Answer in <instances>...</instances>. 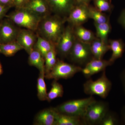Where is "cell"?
I'll return each mask as SVG.
<instances>
[{"label": "cell", "instance_id": "obj_1", "mask_svg": "<svg viewBox=\"0 0 125 125\" xmlns=\"http://www.w3.org/2000/svg\"><path fill=\"white\" fill-rule=\"evenodd\" d=\"M66 17L51 14L44 17L40 21L37 31L38 34L56 45L65 29Z\"/></svg>", "mask_w": 125, "mask_h": 125}, {"label": "cell", "instance_id": "obj_2", "mask_svg": "<svg viewBox=\"0 0 125 125\" xmlns=\"http://www.w3.org/2000/svg\"><path fill=\"white\" fill-rule=\"evenodd\" d=\"M5 17L19 27L34 31H37L43 18L25 7L16 8L14 11Z\"/></svg>", "mask_w": 125, "mask_h": 125}, {"label": "cell", "instance_id": "obj_3", "mask_svg": "<svg viewBox=\"0 0 125 125\" xmlns=\"http://www.w3.org/2000/svg\"><path fill=\"white\" fill-rule=\"evenodd\" d=\"M95 100L93 96H90L86 98L66 101L54 108L60 113L84 118L88 107Z\"/></svg>", "mask_w": 125, "mask_h": 125}, {"label": "cell", "instance_id": "obj_4", "mask_svg": "<svg viewBox=\"0 0 125 125\" xmlns=\"http://www.w3.org/2000/svg\"><path fill=\"white\" fill-rule=\"evenodd\" d=\"M111 82L107 77L106 70L103 71L101 77L93 81L89 79L84 83L83 91L87 95H97L103 99L106 98L112 88Z\"/></svg>", "mask_w": 125, "mask_h": 125}, {"label": "cell", "instance_id": "obj_5", "mask_svg": "<svg viewBox=\"0 0 125 125\" xmlns=\"http://www.w3.org/2000/svg\"><path fill=\"white\" fill-rule=\"evenodd\" d=\"M82 67L79 66L65 62L57 59V61L52 69L46 74L45 78L47 79L58 80L60 79H69L75 74L81 72Z\"/></svg>", "mask_w": 125, "mask_h": 125}, {"label": "cell", "instance_id": "obj_6", "mask_svg": "<svg viewBox=\"0 0 125 125\" xmlns=\"http://www.w3.org/2000/svg\"><path fill=\"white\" fill-rule=\"evenodd\" d=\"M68 57L72 62L80 67L82 66L84 67L94 58L90 44L82 42L77 39Z\"/></svg>", "mask_w": 125, "mask_h": 125}, {"label": "cell", "instance_id": "obj_7", "mask_svg": "<svg viewBox=\"0 0 125 125\" xmlns=\"http://www.w3.org/2000/svg\"><path fill=\"white\" fill-rule=\"evenodd\" d=\"M108 111L107 103L95 100L88 106L84 117L85 125H99Z\"/></svg>", "mask_w": 125, "mask_h": 125}, {"label": "cell", "instance_id": "obj_8", "mask_svg": "<svg viewBox=\"0 0 125 125\" xmlns=\"http://www.w3.org/2000/svg\"><path fill=\"white\" fill-rule=\"evenodd\" d=\"M76 40L73 28L69 24L65 27L63 33L56 45L57 54L62 58L68 57Z\"/></svg>", "mask_w": 125, "mask_h": 125}, {"label": "cell", "instance_id": "obj_9", "mask_svg": "<svg viewBox=\"0 0 125 125\" xmlns=\"http://www.w3.org/2000/svg\"><path fill=\"white\" fill-rule=\"evenodd\" d=\"M89 5L76 4L66 17V22L72 27L82 25L90 19Z\"/></svg>", "mask_w": 125, "mask_h": 125}, {"label": "cell", "instance_id": "obj_10", "mask_svg": "<svg viewBox=\"0 0 125 125\" xmlns=\"http://www.w3.org/2000/svg\"><path fill=\"white\" fill-rule=\"evenodd\" d=\"M30 30L19 29L16 41L29 55L34 49L37 38L38 34Z\"/></svg>", "mask_w": 125, "mask_h": 125}, {"label": "cell", "instance_id": "obj_11", "mask_svg": "<svg viewBox=\"0 0 125 125\" xmlns=\"http://www.w3.org/2000/svg\"><path fill=\"white\" fill-rule=\"evenodd\" d=\"M19 30L9 19L2 21L0 28L1 44L16 41Z\"/></svg>", "mask_w": 125, "mask_h": 125}, {"label": "cell", "instance_id": "obj_12", "mask_svg": "<svg viewBox=\"0 0 125 125\" xmlns=\"http://www.w3.org/2000/svg\"><path fill=\"white\" fill-rule=\"evenodd\" d=\"M52 12L66 17L76 5L75 0H46Z\"/></svg>", "mask_w": 125, "mask_h": 125}, {"label": "cell", "instance_id": "obj_13", "mask_svg": "<svg viewBox=\"0 0 125 125\" xmlns=\"http://www.w3.org/2000/svg\"><path fill=\"white\" fill-rule=\"evenodd\" d=\"M112 64L109 60L93 58L82 68L81 72L85 78H89L95 74L105 70L107 67Z\"/></svg>", "mask_w": 125, "mask_h": 125}, {"label": "cell", "instance_id": "obj_14", "mask_svg": "<svg viewBox=\"0 0 125 125\" xmlns=\"http://www.w3.org/2000/svg\"><path fill=\"white\" fill-rule=\"evenodd\" d=\"M24 7L42 18L51 14L52 12L46 0H29Z\"/></svg>", "mask_w": 125, "mask_h": 125}, {"label": "cell", "instance_id": "obj_15", "mask_svg": "<svg viewBox=\"0 0 125 125\" xmlns=\"http://www.w3.org/2000/svg\"><path fill=\"white\" fill-rule=\"evenodd\" d=\"M55 111L54 107L45 108L36 114L34 119V125H54L55 121Z\"/></svg>", "mask_w": 125, "mask_h": 125}, {"label": "cell", "instance_id": "obj_16", "mask_svg": "<svg viewBox=\"0 0 125 125\" xmlns=\"http://www.w3.org/2000/svg\"><path fill=\"white\" fill-rule=\"evenodd\" d=\"M55 111L54 125H85L83 118L60 113L56 111L55 109Z\"/></svg>", "mask_w": 125, "mask_h": 125}, {"label": "cell", "instance_id": "obj_17", "mask_svg": "<svg viewBox=\"0 0 125 125\" xmlns=\"http://www.w3.org/2000/svg\"><path fill=\"white\" fill-rule=\"evenodd\" d=\"M91 51L94 58L102 59L105 54L109 50V43L96 38L90 43Z\"/></svg>", "mask_w": 125, "mask_h": 125}, {"label": "cell", "instance_id": "obj_18", "mask_svg": "<svg viewBox=\"0 0 125 125\" xmlns=\"http://www.w3.org/2000/svg\"><path fill=\"white\" fill-rule=\"evenodd\" d=\"M110 50L112 53L109 60L113 64L116 60L121 58L125 52V45L123 40L121 39L108 40Z\"/></svg>", "mask_w": 125, "mask_h": 125}, {"label": "cell", "instance_id": "obj_19", "mask_svg": "<svg viewBox=\"0 0 125 125\" xmlns=\"http://www.w3.org/2000/svg\"><path fill=\"white\" fill-rule=\"evenodd\" d=\"M73 28L76 39L82 42L90 44L97 38L92 31L87 29L82 25L75 26Z\"/></svg>", "mask_w": 125, "mask_h": 125}, {"label": "cell", "instance_id": "obj_20", "mask_svg": "<svg viewBox=\"0 0 125 125\" xmlns=\"http://www.w3.org/2000/svg\"><path fill=\"white\" fill-rule=\"evenodd\" d=\"M28 63L31 66L37 68L39 72H45V59L42 54L33 49L29 54Z\"/></svg>", "mask_w": 125, "mask_h": 125}, {"label": "cell", "instance_id": "obj_21", "mask_svg": "<svg viewBox=\"0 0 125 125\" xmlns=\"http://www.w3.org/2000/svg\"><path fill=\"white\" fill-rule=\"evenodd\" d=\"M54 49H56V46L55 44L38 34L37 38L34 46V49L39 52L45 58L47 53Z\"/></svg>", "mask_w": 125, "mask_h": 125}, {"label": "cell", "instance_id": "obj_22", "mask_svg": "<svg viewBox=\"0 0 125 125\" xmlns=\"http://www.w3.org/2000/svg\"><path fill=\"white\" fill-rule=\"evenodd\" d=\"M96 28V36L97 38L107 43H108V37L112 29L109 20L106 22L94 23Z\"/></svg>", "mask_w": 125, "mask_h": 125}, {"label": "cell", "instance_id": "obj_23", "mask_svg": "<svg viewBox=\"0 0 125 125\" xmlns=\"http://www.w3.org/2000/svg\"><path fill=\"white\" fill-rule=\"evenodd\" d=\"M22 49L23 48L16 41L0 45V53L6 57L13 56Z\"/></svg>", "mask_w": 125, "mask_h": 125}, {"label": "cell", "instance_id": "obj_24", "mask_svg": "<svg viewBox=\"0 0 125 125\" xmlns=\"http://www.w3.org/2000/svg\"><path fill=\"white\" fill-rule=\"evenodd\" d=\"M45 72H39L37 81V97L42 101H47L48 93L45 80Z\"/></svg>", "mask_w": 125, "mask_h": 125}, {"label": "cell", "instance_id": "obj_25", "mask_svg": "<svg viewBox=\"0 0 125 125\" xmlns=\"http://www.w3.org/2000/svg\"><path fill=\"white\" fill-rule=\"evenodd\" d=\"M51 86V90L48 93L47 101L48 102H51L57 98L62 97L64 94L63 86L58 82L57 80H54Z\"/></svg>", "mask_w": 125, "mask_h": 125}, {"label": "cell", "instance_id": "obj_26", "mask_svg": "<svg viewBox=\"0 0 125 125\" xmlns=\"http://www.w3.org/2000/svg\"><path fill=\"white\" fill-rule=\"evenodd\" d=\"M89 13L90 19L94 21V23L100 24L106 22L109 20V16L103 12L99 11L94 6L89 5Z\"/></svg>", "mask_w": 125, "mask_h": 125}, {"label": "cell", "instance_id": "obj_27", "mask_svg": "<svg viewBox=\"0 0 125 125\" xmlns=\"http://www.w3.org/2000/svg\"><path fill=\"white\" fill-rule=\"evenodd\" d=\"M94 7L99 11L105 13L111 12L113 8L111 0H93Z\"/></svg>", "mask_w": 125, "mask_h": 125}, {"label": "cell", "instance_id": "obj_28", "mask_svg": "<svg viewBox=\"0 0 125 125\" xmlns=\"http://www.w3.org/2000/svg\"><path fill=\"white\" fill-rule=\"evenodd\" d=\"M118 123L119 120L116 114L109 111L104 117L99 125H116Z\"/></svg>", "mask_w": 125, "mask_h": 125}, {"label": "cell", "instance_id": "obj_29", "mask_svg": "<svg viewBox=\"0 0 125 125\" xmlns=\"http://www.w3.org/2000/svg\"><path fill=\"white\" fill-rule=\"evenodd\" d=\"M29 1V0H13L14 7L16 8L24 7Z\"/></svg>", "mask_w": 125, "mask_h": 125}, {"label": "cell", "instance_id": "obj_30", "mask_svg": "<svg viewBox=\"0 0 125 125\" xmlns=\"http://www.w3.org/2000/svg\"><path fill=\"white\" fill-rule=\"evenodd\" d=\"M10 7L0 4V20L4 17H5L6 14Z\"/></svg>", "mask_w": 125, "mask_h": 125}, {"label": "cell", "instance_id": "obj_31", "mask_svg": "<svg viewBox=\"0 0 125 125\" xmlns=\"http://www.w3.org/2000/svg\"><path fill=\"white\" fill-rule=\"evenodd\" d=\"M118 21V23L125 29V9L123 10L121 12Z\"/></svg>", "mask_w": 125, "mask_h": 125}, {"label": "cell", "instance_id": "obj_32", "mask_svg": "<svg viewBox=\"0 0 125 125\" xmlns=\"http://www.w3.org/2000/svg\"><path fill=\"white\" fill-rule=\"evenodd\" d=\"M0 4L9 6L14 7L13 0H0Z\"/></svg>", "mask_w": 125, "mask_h": 125}, {"label": "cell", "instance_id": "obj_33", "mask_svg": "<svg viewBox=\"0 0 125 125\" xmlns=\"http://www.w3.org/2000/svg\"><path fill=\"white\" fill-rule=\"evenodd\" d=\"M92 0H75V1L76 5L84 4L88 5Z\"/></svg>", "mask_w": 125, "mask_h": 125}, {"label": "cell", "instance_id": "obj_34", "mask_svg": "<svg viewBox=\"0 0 125 125\" xmlns=\"http://www.w3.org/2000/svg\"><path fill=\"white\" fill-rule=\"evenodd\" d=\"M121 120L122 123L125 125V107L122 110Z\"/></svg>", "mask_w": 125, "mask_h": 125}, {"label": "cell", "instance_id": "obj_35", "mask_svg": "<svg viewBox=\"0 0 125 125\" xmlns=\"http://www.w3.org/2000/svg\"><path fill=\"white\" fill-rule=\"evenodd\" d=\"M121 79L125 92V70L122 72L121 75Z\"/></svg>", "mask_w": 125, "mask_h": 125}, {"label": "cell", "instance_id": "obj_36", "mask_svg": "<svg viewBox=\"0 0 125 125\" xmlns=\"http://www.w3.org/2000/svg\"><path fill=\"white\" fill-rule=\"evenodd\" d=\"M3 70L2 68V65L1 64V62L0 60V76L3 73Z\"/></svg>", "mask_w": 125, "mask_h": 125}, {"label": "cell", "instance_id": "obj_37", "mask_svg": "<svg viewBox=\"0 0 125 125\" xmlns=\"http://www.w3.org/2000/svg\"><path fill=\"white\" fill-rule=\"evenodd\" d=\"M1 22H0V28L1 25ZM1 43L0 42V45Z\"/></svg>", "mask_w": 125, "mask_h": 125}]
</instances>
